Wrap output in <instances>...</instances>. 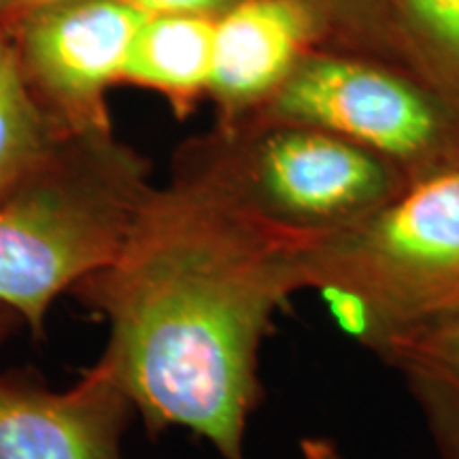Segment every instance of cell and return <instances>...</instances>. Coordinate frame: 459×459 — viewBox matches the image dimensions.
Returning a JSON list of instances; mask_svg holds the SVG:
<instances>
[{"mask_svg": "<svg viewBox=\"0 0 459 459\" xmlns=\"http://www.w3.org/2000/svg\"><path fill=\"white\" fill-rule=\"evenodd\" d=\"M62 3H68V0H0V28L9 37L28 17Z\"/></svg>", "mask_w": 459, "mask_h": 459, "instance_id": "9a60e30c", "label": "cell"}, {"mask_svg": "<svg viewBox=\"0 0 459 459\" xmlns=\"http://www.w3.org/2000/svg\"><path fill=\"white\" fill-rule=\"evenodd\" d=\"M175 164L266 220L313 234L364 220L411 183L389 160L332 132L251 117L186 143Z\"/></svg>", "mask_w": 459, "mask_h": 459, "instance_id": "277c9868", "label": "cell"}, {"mask_svg": "<svg viewBox=\"0 0 459 459\" xmlns=\"http://www.w3.org/2000/svg\"><path fill=\"white\" fill-rule=\"evenodd\" d=\"M143 15H203L221 17L238 0H124Z\"/></svg>", "mask_w": 459, "mask_h": 459, "instance_id": "5bb4252c", "label": "cell"}, {"mask_svg": "<svg viewBox=\"0 0 459 459\" xmlns=\"http://www.w3.org/2000/svg\"><path fill=\"white\" fill-rule=\"evenodd\" d=\"M17 315L13 311H9L7 307H3L0 304V342L4 341L11 334V330H13V325L17 324Z\"/></svg>", "mask_w": 459, "mask_h": 459, "instance_id": "e0dca14e", "label": "cell"}, {"mask_svg": "<svg viewBox=\"0 0 459 459\" xmlns=\"http://www.w3.org/2000/svg\"><path fill=\"white\" fill-rule=\"evenodd\" d=\"M311 0H238L215 20L209 91L220 122L257 111L277 91L319 32Z\"/></svg>", "mask_w": 459, "mask_h": 459, "instance_id": "ba28073f", "label": "cell"}, {"mask_svg": "<svg viewBox=\"0 0 459 459\" xmlns=\"http://www.w3.org/2000/svg\"><path fill=\"white\" fill-rule=\"evenodd\" d=\"M22 82L13 54L0 73V204L45 164L65 139Z\"/></svg>", "mask_w": 459, "mask_h": 459, "instance_id": "8fae6325", "label": "cell"}, {"mask_svg": "<svg viewBox=\"0 0 459 459\" xmlns=\"http://www.w3.org/2000/svg\"><path fill=\"white\" fill-rule=\"evenodd\" d=\"M321 9L324 17H334L341 24L366 34L370 43H381L411 68V54L400 39L398 20L385 13L383 0H311Z\"/></svg>", "mask_w": 459, "mask_h": 459, "instance_id": "4fadbf2b", "label": "cell"}, {"mask_svg": "<svg viewBox=\"0 0 459 459\" xmlns=\"http://www.w3.org/2000/svg\"><path fill=\"white\" fill-rule=\"evenodd\" d=\"M315 237L181 164L147 189L115 255L68 294L108 321L102 355L149 434L183 428L221 459H245L262 344L307 290Z\"/></svg>", "mask_w": 459, "mask_h": 459, "instance_id": "6da1fadb", "label": "cell"}, {"mask_svg": "<svg viewBox=\"0 0 459 459\" xmlns=\"http://www.w3.org/2000/svg\"><path fill=\"white\" fill-rule=\"evenodd\" d=\"M143 20L124 0H68L9 34L22 82L57 130H113L107 91L119 83Z\"/></svg>", "mask_w": 459, "mask_h": 459, "instance_id": "8992f818", "label": "cell"}, {"mask_svg": "<svg viewBox=\"0 0 459 459\" xmlns=\"http://www.w3.org/2000/svg\"><path fill=\"white\" fill-rule=\"evenodd\" d=\"M398 372L440 459H459V319L400 334L377 351Z\"/></svg>", "mask_w": 459, "mask_h": 459, "instance_id": "30bf717a", "label": "cell"}, {"mask_svg": "<svg viewBox=\"0 0 459 459\" xmlns=\"http://www.w3.org/2000/svg\"><path fill=\"white\" fill-rule=\"evenodd\" d=\"M134 404L105 355L73 387L0 372V459H124Z\"/></svg>", "mask_w": 459, "mask_h": 459, "instance_id": "52a82bcc", "label": "cell"}, {"mask_svg": "<svg viewBox=\"0 0 459 459\" xmlns=\"http://www.w3.org/2000/svg\"><path fill=\"white\" fill-rule=\"evenodd\" d=\"M213 34V17L145 15L119 83L158 91L186 117L209 91Z\"/></svg>", "mask_w": 459, "mask_h": 459, "instance_id": "9c48e42d", "label": "cell"}, {"mask_svg": "<svg viewBox=\"0 0 459 459\" xmlns=\"http://www.w3.org/2000/svg\"><path fill=\"white\" fill-rule=\"evenodd\" d=\"M149 187V162L113 130L65 136L0 204V304L41 336L56 298L115 255Z\"/></svg>", "mask_w": 459, "mask_h": 459, "instance_id": "3957f363", "label": "cell"}, {"mask_svg": "<svg viewBox=\"0 0 459 459\" xmlns=\"http://www.w3.org/2000/svg\"><path fill=\"white\" fill-rule=\"evenodd\" d=\"M406 26L412 74L459 119V0H392Z\"/></svg>", "mask_w": 459, "mask_h": 459, "instance_id": "7c38bea8", "label": "cell"}, {"mask_svg": "<svg viewBox=\"0 0 459 459\" xmlns=\"http://www.w3.org/2000/svg\"><path fill=\"white\" fill-rule=\"evenodd\" d=\"M247 117L319 128L398 166L411 181L459 166V119L411 74L375 62L307 54Z\"/></svg>", "mask_w": 459, "mask_h": 459, "instance_id": "5b68a950", "label": "cell"}, {"mask_svg": "<svg viewBox=\"0 0 459 459\" xmlns=\"http://www.w3.org/2000/svg\"><path fill=\"white\" fill-rule=\"evenodd\" d=\"M9 56H11V41L7 34L3 32V28H0V73H3L4 65L9 62Z\"/></svg>", "mask_w": 459, "mask_h": 459, "instance_id": "ac0fdd59", "label": "cell"}, {"mask_svg": "<svg viewBox=\"0 0 459 459\" xmlns=\"http://www.w3.org/2000/svg\"><path fill=\"white\" fill-rule=\"evenodd\" d=\"M307 290L372 353L400 334L459 319V166L411 181L351 226L317 234Z\"/></svg>", "mask_w": 459, "mask_h": 459, "instance_id": "7a4b0ae2", "label": "cell"}, {"mask_svg": "<svg viewBox=\"0 0 459 459\" xmlns=\"http://www.w3.org/2000/svg\"><path fill=\"white\" fill-rule=\"evenodd\" d=\"M302 459H344L341 449L328 436H307L300 440Z\"/></svg>", "mask_w": 459, "mask_h": 459, "instance_id": "2e32d148", "label": "cell"}]
</instances>
